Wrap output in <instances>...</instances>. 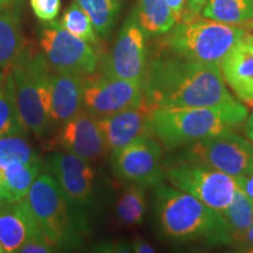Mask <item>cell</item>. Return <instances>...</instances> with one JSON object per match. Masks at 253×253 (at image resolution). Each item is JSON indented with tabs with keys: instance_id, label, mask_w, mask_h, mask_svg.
<instances>
[{
	"instance_id": "6da1fadb",
	"label": "cell",
	"mask_w": 253,
	"mask_h": 253,
	"mask_svg": "<svg viewBox=\"0 0 253 253\" xmlns=\"http://www.w3.org/2000/svg\"><path fill=\"white\" fill-rule=\"evenodd\" d=\"M144 99L151 108H198L235 101L219 65L160 58L148 66Z\"/></svg>"
},
{
	"instance_id": "5bb4252c",
	"label": "cell",
	"mask_w": 253,
	"mask_h": 253,
	"mask_svg": "<svg viewBox=\"0 0 253 253\" xmlns=\"http://www.w3.org/2000/svg\"><path fill=\"white\" fill-rule=\"evenodd\" d=\"M56 142L65 151L90 163L108 153L99 119L84 109L60 126Z\"/></svg>"
},
{
	"instance_id": "8fae6325",
	"label": "cell",
	"mask_w": 253,
	"mask_h": 253,
	"mask_svg": "<svg viewBox=\"0 0 253 253\" xmlns=\"http://www.w3.org/2000/svg\"><path fill=\"white\" fill-rule=\"evenodd\" d=\"M143 99V82L96 72L84 77V109L97 119L137 106Z\"/></svg>"
},
{
	"instance_id": "e0dca14e",
	"label": "cell",
	"mask_w": 253,
	"mask_h": 253,
	"mask_svg": "<svg viewBox=\"0 0 253 253\" xmlns=\"http://www.w3.org/2000/svg\"><path fill=\"white\" fill-rule=\"evenodd\" d=\"M33 237L46 236L32 213L26 198L19 203L8 204L0 211V243L5 252H19L24 243Z\"/></svg>"
},
{
	"instance_id": "7bdbcfd3",
	"label": "cell",
	"mask_w": 253,
	"mask_h": 253,
	"mask_svg": "<svg viewBox=\"0 0 253 253\" xmlns=\"http://www.w3.org/2000/svg\"><path fill=\"white\" fill-rule=\"evenodd\" d=\"M5 251H4V248H2V245H1V243H0V253H4Z\"/></svg>"
},
{
	"instance_id": "4316f807",
	"label": "cell",
	"mask_w": 253,
	"mask_h": 253,
	"mask_svg": "<svg viewBox=\"0 0 253 253\" xmlns=\"http://www.w3.org/2000/svg\"><path fill=\"white\" fill-rule=\"evenodd\" d=\"M27 135L12 134L0 137V169L14 163L42 162Z\"/></svg>"
},
{
	"instance_id": "44dd1931",
	"label": "cell",
	"mask_w": 253,
	"mask_h": 253,
	"mask_svg": "<svg viewBox=\"0 0 253 253\" xmlns=\"http://www.w3.org/2000/svg\"><path fill=\"white\" fill-rule=\"evenodd\" d=\"M24 134L25 128L19 114L12 69L0 68V137L5 135Z\"/></svg>"
},
{
	"instance_id": "1f68e13d",
	"label": "cell",
	"mask_w": 253,
	"mask_h": 253,
	"mask_svg": "<svg viewBox=\"0 0 253 253\" xmlns=\"http://www.w3.org/2000/svg\"><path fill=\"white\" fill-rule=\"evenodd\" d=\"M235 181L237 186L244 191V194L253 201V173L250 175L236 176Z\"/></svg>"
},
{
	"instance_id": "484cf974",
	"label": "cell",
	"mask_w": 253,
	"mask_h": 253,
	"mask_svg": "<svg viewBox=\"0 0 253 253\" xmlns=\"http://www.w3.org/2000/svg\"><path fill=\"white\" fill-rule=\"evenodd\" d=\"M89 15L100 38H108L118 21L122 0H74Z\"/></svg>"
},
{
	"instance_id": "83f0119b",
	"label": "cell",
	"mask_w": 253,
	"mask_h": 253,
	"mask_svg": "<svg viewBox=\"0 0 253 253\" xmlns=\"http://www.w3.org/2000/svg\"><path fill=\"white\" fill-rule=\"evenodd\" d=\"M60 24L73 36L87 41L91 46L97 47L100 45V37L95 31L89 15L74 0L65 11Z\"/></svg>"
},
{
	"instance_id": "9c48e42d",
	"label": "cell",
	"mask_w": 253,
	"mask_h": 253,
	"mask_svg": "<svg viewBox=\"0 0 253 253\" xmlns=\"http://www.w3.org/2000/svg\"><path fill=\"white\" fill-rule=\"evenodd\" d=\"M166 178L220 213L232 202L237 189L235 177L205 164L178 162L166 170Z\"/></svg>"
},
{
	"instance_id": "8d00e7d4",
	"label": "cell",
	"mask_w": 253,
	"mask_h": 253,
	"mask_svg": "<svg viewBox=\"0 0 253 253\" xmlns=\"http://www.w3.org/2000/svg\"><path fill=\"white\" fill-rule=\"evenodd\" d=\"M245 131H246V135L253 134V113L251 114V116L248 119V122H246Z\"/></svg>"
},
{
	"instance_id": "f546056e",
	"label": "cell",
	"mask_w": 253,
	"mask_h": 253,
	"mask_svg": "<svg viewBox=\"0 0 253 253\" xmlns=\"http://www.w3.org/2000/svg\"><path fill=\"white\" fill-rule=\"evenodd\" d=\"M54 251L55 249L53 248V245L46 237L28 238L19 250V252L21 253H50Z\"/></svg>"
},
{
	"instance_id": "d4e9b609",
	"label": "cell",
	"mask_w": 253,
	"mask_h": 253,
	"mask_svg": "<svg viewBox=\"0 0 253 253\" xmlns=\"http://www.w3.org/2000/svg\"><path fill=\"white\" fill-rule=\"evenodd\" d=\"M201 14L220 23L242 26L253 17V0H208Z\"/></svg>"
},
{
	"instance_id": "60d3db41",
	"label": "cell",
	"mask_w": 253,
	"mask_h": 253,
	"mask_svg": "<svg viewBox=\"0 0 253 253\" xmlns=\"http://www.w3.org/2000/svg\"><path fill=\"white\" fill-rule=\"evenodd\" d=\"M24 1H25V0H14V5L17 6V7L20 8V6L24 4Z\"/></svg>"
},
{
	"instance_id": "5b68a950",
	"label": "cell",
	"mask_w": 253,
	"mask_h": 253,
	"mask_svg": "<svg viewBox=\"0 0 253 253\" xmlns=\"http://www.w3.org/2000/svg\"><path fill=\"white\" fill-rule=\"evenodd\" d=\"M245 28L205 18L188 11L168 32L164 45L172 56L199 63L220 65Z\"/></svg>"
},
{
	"instance_id": "b9f144b4",
	"label": "cell",
	"mask_w": 253,
	"mask_h": 253,
	"mask_svg": "<svg viewBox=\"0 0 253 253\" xmlns=\"http://www.w3.org/2000/svg\"><path fill=\"white\" fill-rule=\"evenodd\" d=\"M248 137L250 138V141H251L253 143V134H248Z\"/></svg>"
},
{
	"instance_id": "4fadbf2b",
	"label": "cell",
	"mask_w": 253,
	"mask_h": 253,
	"mask_svg": "<svg viewBox=\"0 0 253 253\" xmlns=\"http://www.w3.org/2000/svg\"><path fill=\"white\" fill-rule=\"evenodd\" d=\"M148 69L147 34L134 8L120 30L104 73L129 81L143 82Z\"/></svg>"
},
{
	"instance_id": "ac0fdd59",
	"label": "cell",
	"mask_w": 253,
	"mask_h": 253,
	"mask_svg": "<svg viewBox=\"0 0 253 253\" xmlns=\"http://www.w3.org/2000/svg\"><path fill=\"white\" fill-rule=\"evenodd\" d=\"M84 110V77L52 73L50 118L54 126H61Z\"/></svg>"
},
{
	"instance_id": "30bf717a",
	"label": "cell",
	"mask_w": 253,
	"mask_h": 253,
	"mask_svg": "<svg viewBox=\"0 0 253 253\" xmlns=\"http://www.w3.org/2000/svg\"><path fill=\"white\" fill-rule=\"evenodd\" d=\"M162 157V145L157 138L144 136L113 151L110 164L114 175L121 181L155 188L166 178Z\"/></svg>"
},
{
	"instance_id": "e575fe53",
	"label": "cell",
	"mask_w": 253,
	"mask_h": 253,
	"mask_svg": "<svg viewBox=\"0 0 253 253\" xmlns=\"http://www.w3.org/2000/svg\"><path fill=\"white\" fill-rule=\"evenodd\" d=\"M208 2V0H188V11L190 13L201 14L202 9Z\"/></svg>"
},
{
	"instance_id": "ab89813d",
	"label": "cell",
	"mask_w": 253,
	"mask_h": 253,
	"mask_svg": "<svg viewBox=\"0 0 253 253\" xmlns=\"http://www.w3.org/2000/svg\"><path fill=\"white\" fill-rule=\"evenodd\" d=\"M242 26L245 27V28H249V30H252V31H253V17H252L251 19H250V20L246 21L245 24H243Z\"/></svg>"
},
{
	"instance_id": "f1b7e54d",
	"label": "cell",
	"mask_w": 253,
	"mask_h": 253,
	"mask_svg": "<svg viewBox=\"0 0 253 253\" xmlns=\"http://www.w3.org/2000/svg\"><path fill=\"white\" fill-rule=\"evenodd\" d=\"M32 11L41 23L54 21L61 8V0H30Z\"/></svg>"
},
{
	"instance_id": "d590c367",
	"label": "cell",
	"mask_w": 253,
	"mask_h": 253,
	"mask_svg": "<svg viewBox=\"0 0 253 253\" xmlns=\"http://www.w3.org/2000/svg\"><path fill=\"white\" fill-rule=\"evenodd\" d=\"M240 248L243 249V251L253 252V221L251 226H250V229L248 230V232H246L244 242L242 243Z\"/></svg>"
},
{
	"instance_id": "d6a6232c",
	"label": "cell",
	"mask_w": 253,
	"mask_h": 253,
	"mask_svg": "<svg viewBox=\"0 0 253 253\" xmlns=\"http://www.w3.org/2000/svg\"><path fill=\"white\" fill-rule=\"evenodd\" d=\"M168 5L171 9L176 23H178L188 12V0H167Z\"/></svg>"
},
{
	"instance_id": "603a6c76",
	"label": "cell",
	"mask_w": 253,
	"mask_h": 253,
	"mask_svg": "<svg viewBox=\"0 0 253 253\" xmlns=\"http://www.w3.org/2000/svg\"><path fill=\"white\" fill-rule=\"evenodd\" d=\"M135 9L147 37L164 36L176 24L167 0H137Z\"/></svg>"
},
{
	"instance_id": "2e32d148",
	"label": "cell",
	"mask_w": 253,
	"mask_h": 253,
	"mask_svg": "<svg viewBox=\"0 0 253 253\" xmlns=\"http://www.w3.org/2000/svg\"><path fill=\"white\" fill-rule=\"evenodd\" d=\"M224 81L240 102L253 106V36L245 34L237 41L219 65Z\"/></svg>"
},
{
	"instance_id": "4dcf8cb0",
	"label": "cell",
	"mask_w": 253,
	"mask_h": 253,
	"mask_svg": "<svg viewBox=\"0 0 253 253\" xmlns=\"http://www.w3.org/2000/svg\"><path fill=\"white\" fill-rule=\"evenodd\" d=\"M96 252H131L130 245L120 242H104L94 246Z\"/></svg>"
},
{
	"instance_id": "9a60e30c",
	"label": "cell",
	"mask_w": 253,
	"mask_h": 253,
	"mask_svg": "<svg viewBox=\"0 0 253 253\" xmlns=\"http://www.w3.org/2000/svg\"><path fill=\"white\" fill-rule=\"evenodd\" d=\"M151 110L153 108L143 99L137 106L99 119L107 151L113 153L137 138L153 136L150 128Z\"/></svg>"
},
{
	"instance_id": "52a82bcc",
	"label": "cell",
	"mask_w": 253,
	"mask_h": 253,
	"mask_svg": "<svg viewBox=\"0 0 253 253\" xmlns=\"http://www.w3.org/2000/svg\"><path fill=\"white\" fill-rule=\"evenodd\" d=\"M181 162L205 164L232 177L253 173V144L233 132L221 131L185 145Z\"/></svg>"
},
{
	"instance_id": "7402d4cb",
	"label": "cell",
	"mask_w": 253,
	"mask_h": 253,
	"mask_svg": "<svg viewBox=\"0 0 253 253\" xmlns=\"http://www.w3.org/2000/svg\"><path fill=\"white\" fill-rule=\"evenodd\" d=\"M148 211L145 188L128 183L115 204V220L123 227H135L144 221Z\"/></svg>"
},
{
	"instance_id": "277c9868",
	"label": "cell",
	"mask_w": 253,
	"mask_h": 253,
	"mask_svg": "<svg viewBox=\"0 0 253 253\" xmlns=\"http://www.w3.org/2000/svg\"><path fill=\"white\" fill-rule=\"evenodd\" d=\"M26 201L53 248L61 251L81 248L84 237L89 232L87 214L69 203L53 175L47 171L40 173Z\"/></svg>"
},
{
	"instance_id": "ba28073f",
	"label": "cell",
	"mask_w": 253,
	"mask_h": 253,
	"mask_svg": "<svg viewBox=\"0 0 253 253\" xmlns=\"http://www.w3.org/2000/svg\"><path fill=\"white\" fill-rule=\"evenodd\" d=\"M39 45L52 72L84 77L99 68L100 55L94 46L73 36L55 20L41 26Z\"/></svg>"
},
{
	"instance_id": "d6986e66",
	"label": "cell",
	"mask_w": 253,
	"mask_h": 253,
	"mask_svg": "<svg viewBox=\"0 0 253 253\" xmlns=\"http://www.w3.org/2000/svg\"><path fill=\"white\" fill-rule=\"evenodd\" d=\"M43 162L14 163L0 169V183L7 204L24 201L41 173Z\"/></svg>"
},
{
	"instance_id": "ffe728a7",
	"label": "cell",
	"mask_w": 253,
	"mask_h": 253,
	"mask_svg": "<svg viewBox=\"0 0 253 253\" xmlns=\"http://www.w3.org/2000/svg\"><path fill=\"white\" fill-rule=\"evenodd\" d=\"M25 48L19 7L0 8V68H8Z\"/></svg>"
},
{
	"instance_id": "cb8c5ba5",
	"label": "cell",
	"mask_w": 253,
	"mask_h": 253,
	"mask_svg": "<svg viewBox=\"0 0 253 253\" xmlns=\"http://www.w3.org/2000/svg\"><path fill=\"white\" fill-rule=\"evenodd\" d=\"M223 216L230 227L233 244L242 245L253 221V201L237 186L232 202L223 211Z\"/></svg>"
},
{
	"instance_id": "3957f363",
	"label": "cell",
	"mask_w": 253,
	"mask_h": 253,
	"mask_svg": "<svg viewBox=\"0 0 253 253\" xmlns=\"http://www.w3.org/2000/svg\"><path fill=\"white\" fill-rule=\"evenodd\" d=\"M248 118L239 101L198 108H153L151 134L167 149L175 150L221 131L233 130Z\"/></svg>"
},
{
	"instance_id": "74e56055",
	"label": "cell",
	"mask_w": 253,
	"mask_h": 253,
	"mask_svg": "<svg viewBox=\"0 0 253 253\" xmlns=\"http://www.w3.org/2000/svg\"><path fill=\"white\" fill-rule=\"evenodd\" d=\"M7 203H6V199H5V196H4V191H2V186H1V183H0V211H2L4 209L7 207Z\"/></svg>"
},
{
	"instance_id": "836d02e7",
	"label": "cell",
	"mask_w": 253,
	"mask_h": 253,
	"mask_svg": "<svg viewBox=\"0 0 253 253\" xmlns=\"http://www.w3.org/2000/svg\"><path fill=\"white\" fill-rule=\"evenodd\" d=\"M131 248V252H136V253H154L156 252V250L153 245H150L149 243L145 242L144 239L142 238H136L132 240V243L130 244Z\"/></svg>"
},
{
	"instance_id": "7a4b0ae2",
	"label": "cell",
	"mask_w": 253,
	"mask_h": 253,
	"mask_svg": "<svg viewBox=\"0 0 253 253\" xmlns=\"http://www.w3.org/2000/svg\"><path fill=\"white\" fill-rule=\"evenodd\" d=\"M153 208L158 230L169 240L176 243L203 240L209 245H233L223 213L175 186L163 182L155 186Z\"/></svg>"
},
{
	"instance_id": "8992f818",
	"label": "cell",
	"mask_w": 253,
	"mask_h": 253,
	"mask_svg": "<svg viewBox=\"0 0 253 253\" xmlns=\"http://www.w3.org/2000/svg\"><path fill=\"white\" fill-rule=\"evenodd\" d=\"M15 99L25 128L37 137L46 138L54 129L50 118L52 69L40 53L25 46L13 65Z\"/></svg>"
},
{
	"instance_id": "f35d334b",
	"label": "cell",
	"mask_w": 253,
	"mask_h": 253,
	"mask_svg": "<svg viewBox=\"0 0 253 253\" xmlns=\"http://www.w3.org/2000/svg\"><path fill=\"white\" fill-rule=\"evenodd\" d=\"M14 4V0H0V8L7 7Z\"/></svg>"
},
{
	"instance_id": "7c38bea8",
	"label": "cell",
	"mask_w": 253,
	"mask_h": 253,
	"mask_svg": "<svg viewBox=\"0 0 253 253\" xmlns=\"http://www.w3.org/2000/svg\"><path fill=\"white\" fill-rule=\"evenodd\" d=\"M73 207L87 214L96 203L97 175L90 162L71 153H54L43 162Z\"/></svg>"
}]
</instances>
